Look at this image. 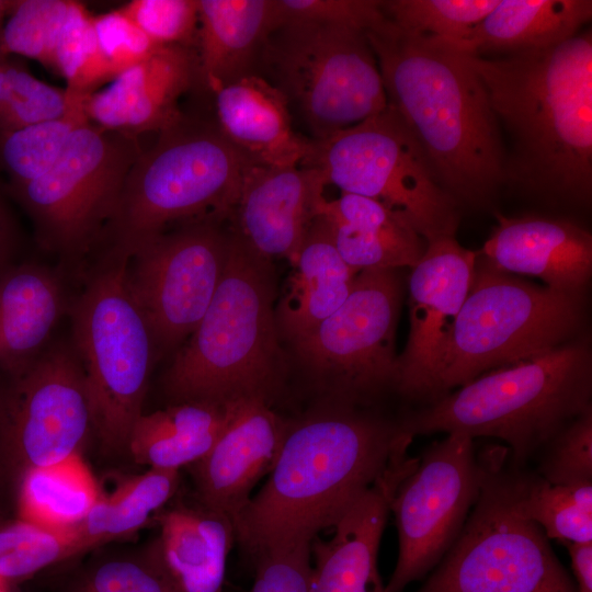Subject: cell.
Returning <instances> with one entry per match:
<instances>
[{"mask_svg":"<svg viewBox=\"0 0 592 592\" xmlns=\"http://www.w3.org/2000/svg\"><path fill=\"white\" fill-rule=\"evenodd\" d=\"M466 56L512 143L506 183L548 204L590 206L591 32L502 58Z\"/></svg>","mask_w":592,"mask_h":592,"instance_id":"2","label":"cell"},{"mask_svg":"<svg viewBox=\"0 0 592 592\" xmlns=\"http://www.w3.org/2000/svg\"><path fill=\"white\" fill-rule=\"evenodd\" d=\"M93 25L100 50L114 77L159 48L119 8L93 15Z\"/></svg>","mask_w":592,"mask_h":592,"instance_id":"45","label":"cell"},{"mask_svg":"<svg viewBox=\"0 0 592 592\" xmlns=\"http://www.w3.org/2000/svg\"><path fill=\"white\" fill-rule=\"evenodd\" d=\"M0 382V503L15 500L32 469L80 453L92 433L84 375L68 344L46 348Z\"/></svg>","mask_w":592,"mask_h":592,"instance_id":"13","label":"cell"},{"mask_svg":"<svg viewBox=\"0 0 592 592\" xmlns=\"http://www.w3.org/2000/svg\"><path fill=\"white\" fill-rule=\"evenodd\" d=\"M71 0H14L0 34V58L27 57L54 71L55 50Z\"/></svg>","mask_w":592,"mask_h":592,"instance_id":"38","label":"cell"},{"mask_svg":"<svg viewBox=\"0 0 592 592\" xmlns=\"http://www.w3.org/2000/svg\"><path fill=\"white\" fill-rule=\"evenodd\" d=\"M212 94L217 128L250 163L266 167L306 163L312 138L296 133L285 96L263 76H244Z\"/></svg>","mask_w":592,"mask_h":592,"instance_id":"23","label":"cell"},{"mask_svg":"<svg viewBox=\"0 0 592 592\" xmlns=\"http://www.w3.org/2000/svg\"><path fill=\"white\" fill-rule=\"evenodd\" d=\"M180 471L148 468L122 480L100 499L88 515L72 530L83 553L127 537L162 510L175 494Z\"/></svg>","mask_w":592,"mask_h":592,"instance_id":"33","label":"cell"},{"mask_svg":"<svg viewBox=\"0 0 592 592\" xmlns=\"http://www.w3.org/2000/svg\"><path fill=\"white\" fill-rule=\"evenodd\" d=\"M344 193L376 200L429 243L455 236L458 205L440 186L418 144L388 105L382 113L321 139L304 164Z\"/></svg>","mask_w":592,"mask_h":592,"instance_id":"11","label":"cell"},{"mask_svg":"<svg viewBox=\"0 0 592 592\" xmlns=\"http://www.w3.org/2000/svg\"><path fill=\"white\" fill-rule=\"evenodd\" d=\"M585 317V294L527 282L492 269L476 255L473 282L433 401L487 372L533 358L576 339L584 333Z\"/></svg>","mask_w":592,"mask_h":592,"instance_id":"8","label":"cell"},{"mask_svg":"<svg viewBox=\"0 0 592 592\" xmlns=\"http://www.w3.org/2000/svg\"><path fill=\"white\" fill-rule=\"evenodd\" d=\"M342 260L354 271L413 267L426 242L380 202L341 192L317 209Z\"/></svg>","mask_w":592,"mask_h":592,"instance_id":"25","label":"cell"},{"mask_svg":"<svg viewBox=\"0 0 592 592\" xmlns=\"http://www.w3.org/2000/svg\"><path fill=\"white\" fill-rule=\"evenodd\" d=\"M271 261L229 232L227 262L204 316L162 377L172 403L269 401L281 368Z\"/></svg>","mask_w":592,"mask_h":592,"instance_id":"5","label":"cell"},{"mask_svg":"<svg viewBox=\"0 0 592 592\" xmlns=\"http://www.w3.org/2000/svg\"><path fill=\"white\" fill-rule=\"evenodd\" d=\"M415 463L407 453L397 456L334 524L330 539L311 540L310 592H386L378 570L380 539L392 496Z\"/></svg>","mask_w":592,"mask_h":592,"instance_id":"21","label":"cell"},{"mask_svg":"<svg viewBox=\"0 0 592 592\" xmlns=\"http://www.w3.org/2000/svg\"><path fill=\"white\" fill-rule=\"evenodd\" d=\"M83 554L73 531L52 532L21 519H0V578L24 581Z\"/></svg>","mask_w":592,"mask_h":592,"instance_id":"36","label":"cell"},{"mask_svg":"<svg viewBox=\"0 0 592 592\" xmlns=\"http://www.w3.org/2000/svg\"><path fill=\"white\" fill-rule=\"evenodd\" d=\"M278 26L276 0H198V84L212 93L254 73L264 43Z\"/></svg>","mask_w":592,"mask_h":592,"instance_id":"24","label":"cell"},{"mask_svg":"<svg viewBox=\"0 0 592 592\" xmlns=\"http://www.w3.org/2000/svg\"><path fill=\"white\" fill-rule=\"evenodd\" d=\"M311 542L272 545L253 554L255 576L250 592H310Z\"/></svg>","mask_w":592,"mask_h":592,"instance_id":"43","label":"cell"},{"mask_svg":"<svg viewBox=\"0 0 592 592\" xmlns=\"http://www.w3.org/2000/svg\"><path fill=\"white\" fill-rule=\"evenodd\" d=\"M591 16L590 0H500L460 50L477 55L547 48L577 35Z\"/></svg>","mask_w":592,"mask_h":592,"instance_id":"30","label":"cell"},{"mask_svg":"<svg viewBox=\"0 0 592 592\" xmlns=\"http://www.w3.org/2000/svg\"><path fill=\"white\" fill-rule=\"evenodd\" d=\"M476 255L455 236H446L426 243L411 267L410 329L406 348L397 357L395 390L420 407L434 399L454 327L473 282Z\"/></svg>","mask_w":592,"mask_h":592,"instance_id":"17","label":"cell"},{"mask_svg":"<svg viewBox=\"0 0 592 592\" xmlns=\"http://www.w3.org/2000/svg\"><path fill=\"white\" fill-rule=\"evenodd\" d=\"M537 454L535 473L548 482L592 483V406L556 433Z\"/></svg>","mask_w":592,"mask_h":592,"instance_id":"41","label":"cell"},{"mask_svg":"<svg viewBox=\"0 0 592 592\" xmlns=\"http://www.w3.org/2000/svg\"><path fill=\"white\" fill-rule=\"evenodd\" d=\"M411 441L400 420L334 401L288 422L265 483L234 521L236 538L252 555L311 542L334 526Z\"/></svg>","mask_w":592,"mask_h":592,"instance_id":"3","label":"cell"},{"mask_svg":"<svg viewBox=\"0 0 592 592\" xmlns=\"http://www.w3.org/2000/svg\"><path fill=\"white\" fill-rule=\"evenodd\" d=\"M485 475L474 439L449 433L429 445L391 502L399 553L386 592H402L437 566L462 532Z\"/></svg>","mask_w":592,"mask_h":592,"instance_id":"16","label":"cell"},{"mask_svg":"<svg viewBox=\"0 0 592 592\" xmlns=\"http://www.w3.org/2000/svg\"><path fill=\"white\" fill-rule=\"evenodd\" d=\"M58 277L35 263L0 266V372L13 374L33 362L64 312Z\"/></svg>","mask_w":592,"mask_h":592,"instance_id":"27","label":"cell"},{"mask_svg":"<svg viewBox=\"0 0 592 592\" xmlns=\"http://www.w3.org/2000/svg\"><path fill=\"white\" fill-rule=\"evenodd\" d=\"M357 273L342 260L327 225L316 216L275 309L278 332L292 343L309 334L345 301Z\"/></svg>","mask_w":592,"mask_h":592,"instance_id":"28","label":"cell"},{"mask_svg":"<svg viewBox=\"0 0 592 592\" xmlns=\"http://www.w3.org/2000/svg\"><path fill=\"white\" fill-rule=\"evenodd\" d=\"M196 83L194 48L159 47L104 89L84 95L82 107L90 123L107 130L134 137L159 133L182 118L179 100Z\"/></svg>","mask_w":592,"mask_h":592,"instance_id":"20","label":"cell"},{"mask_svg":"<svg viewBox=\"0 0 592 592\" xmlns=\"http://www.w3.org/2000/svg\"><path fill=\"white\" fill-rule=\"evenodd\" d=\"M138 137L86 122L39 178L7 186L30 216L38 243L76 261L100 242L124 181L141 152Z\"/></svg>","mask_w":592,"mask_h":592,"instance_id":"12","label":"cell"},{"mask_svg":"<svg viewBox=\"0 0 592 592\" xmlns=\"http://www.w3.org/2000/svg\"><path fill=\"white\" fill-rule=\"evenodd\" d=\"M161 561L179 592H223L232 546V520L194 500L177 502L156 515Z\"/></svg>","mask_w":592,"mask_h":592,"instance_id":"26","label":"cell"},{"mask_svg":"<svg viewBox=\"0 0 592 592\" xmlns=\"http://www.w3.org/2000/svg\"><path fill=\"white\" fill-rule=\"evenodd\" d=\"M68 95L70 106L65 115L0 134V169L9 178L8 186L26 184L47 172L72 132L89 122L82 107L84 95Z\"/></svg>","mask_w":592,"mask_h":592,"instance_id":"35","label":"cell"},{"mask_svg":"<svg viewBox=\"0 0 592 592\" xmlns=\"http://www.w3.org/2000/svg\"><path fill=\"white\" fill-rule=\"evenodd\" d=\"M234 405L235 401H190L143 413L130 433L128 457L148 468L180 471L212 449Z\"/></svg>","mask_w":592,"mask_h":592,"instance_id":"29","label":"cell"},{"mask_svg":"<svg viewBox=\"0 0 592 592\" xmlns=\"http://www.w3.org/2000/svg\"><path fill=\"white\" fill-rule=\"evenodd\" d=\"M258 65L294 107L312 139L373 117L388 106L365 32L315 22H289L271 33Z\"/></svg>","mask_w":592,"mask_h":592,"instance_id":"9","label":"cell"},{"mask_svg":"<svg viewBox=\"0 0 592 592\" xmlns=\"http://www.w3.org/2000/svg\"><path fill=\"white\" fill-rule=\"evenodd\" d=\"M280 26L289 22H315L353 27L363 32L385 14L376 0H276Z\"/></svg>","mask_w":592,"mask_h":592,"instance_id":"44","label":"cell"},{"mask_svg":"<svg viewBox=\"0 0 592 592\" xmlns=\"http://www.w3.org/2000/svg\"><path fill=\"white\" fill-rule=\"evenodd\" d=\"M516 510L536 523L548 539L592 542V483L555 485L524 467L505 466Z\"/></svg>","mask_w":592,"mask_h":592,"instance_id":"34","label":"cell"},{"mask_svg":"<svg viewBox=\"0 0 592 592\" xmlns=\"http://www.w3.org/2000/svg\"><path fill=\"white\" fill-rule=\"evenodd\" d=\"M587 332L533 358L487 372L400 420L410 437L463 433L496 437L525 467L563 426L592 406Z\"/></svg>","mask_w":592,"mask_h":592,"instance_id":"4","label":"cell"},{"mask_svg":"<svg viewBox=\"0 0 592 592\" xmlns=\"http://www.w3.org/2000/svg\"><path fill=\"white\" fill-rule=\"evenodd\" d=\"M69 106L66 90L37 79L8 57L0 58V134L58 118Z\"/></svg>","mask_w":592,"mask_h":592,"instance_id":"40","label":"cell"},{"mask_svg":"<svg viewBox=\"0 0 592 592\" xmlns=\"http://www.w3.org/2000/svg\"><path fill=\"white\" fill-rule=\"evenodd\" d=\"M14 0H0V34L13 8Z\"/></svg>","mask_w":592,"mask_h":592,"instance_id":"48","label":"cell"},{"mask_svg":"<svg viewBox=\"0 0 592 592\" xmlns=\"http://www.w3.org/2000/svg\"><path fill=\"white\" fill-rule=\"evenodd\" d=\"M13 242V223L0 187V266L8 262Z\"/></svg>","mask_w":592,"mask_h":592,"instance_id":"47","label":"cell"},{"mask_svg":"<svg viewBox=\"0 0 592 592\" xmlns=\"http://www.w3.org/2000/svg\"><path fill=\"white\" fill-rule=\"evenodd\" d=\"M578 592H592V542L565 543Z\"/></svg>","mask_w":592,"mask_h":592,"instance_id":"46","label":"cell"},{"mask_svg":"<svg viewBox=\"0 0 592 592\" xmlns=\"http://www.w3.org/2000/svg\"><path fill=\"white\" fill-rule=\"evenodd\" d=\"M401 298L398 270L358 272L345 301L293 343L300 363L331 401L368 407L395 389Z\"/></svg>","mask_w":592,"mask_h":592,"instance_id":"14","label":"cell"},{"mask_svg":"<svg viewBox=\"0 0 592 592\" xmlns=\"http://www.w3.org/2000/svg\"><path fill=\"white\" fill-rule=\"evenodd\" d=\"M249 163L216 124L182 116L133 163L100 241L129 254L171 224L231 216Z\"/></svg>","mask_w":592,"mask_h":592,"instance_id":"6","label":"cell"},{"mask_svg":"<svg viewBox=\"0 0 592 592\" xmlns=\"http://www.w3.org/2000/svg\"><path fill=\"white\" fill-rule=\"evenodd\" d=\"M128 255L105 248L71 306V348L82 368L92 435L106 459L128 457L156 358L149 329L125 281Z\"/></svg>","mask_w":592,"mask_h":592,"instance_id":"7","label":"cell"},{"mask_svg":"<svg viewBox=\"0 0 592 592\" xmlns=\"http://www.w3.org/2000/svg\"><path fill=\"white\" fill-rule=\"evenodd\" d=\"M119 9L158 47L196 45L198 0H133Z\"/></svg>","mask_w":592,"mask_h":592,"instance_id":"42","label":"cell"},{"mask_svg":"<svg viewBox=\"0 0 592 592\" xmlns=\"http://www.w3.org/2000/svg\"><path fill=\"white\" fill-rule=\"evenodd\" d=\"M500 0H388L385 16L400 29L446 42L457 49Z\"/></svg>","mask_w":592,"mask_h":592,"instance_id":"37","label":"cell"},{"mask_svg":"<svg viewBox=\"0 0 592 592\" xmlns=\"http://www.w3.org/2000/svg\"><path fill=\"white\" fill-rule=\"evenodd\" d=\"M326 186L316 168L249 163L231 214L234 232L260 257L285 258L293 265Z\"/></svg>","mask_w":592,"mask_h":592,"instance_id":"19","label":"cell"},{"mask_svg":"<svg viewBox=\"0 0 592 592\" xmlns=\"http://www.w3.org/2000/svg\"><path fill=\"white\" fill-rule=\"evenodd\" d=\"M490 453L462 532L417 592H578L542 528L516 510L504 457Z\"/></svg>","mask_w":592,"mask_h":592,"instance_id":"10","label":"cell"},{"mask_svg":"<svg viewBox=\"0 0 592 592\" xmlns=\"http://www.w3.org/2000/svg\"><path fill=\"white\" fill-rule=\"evenodd\" d=\"M229 232L219 221L182 224L138 243L128 254L127 291L149 329L156 357L194 332L220 283Z\"/></svg>","mask_w":592,"mask_h":592,"instance_id":"15","label":"cell"},{"mask_svg":"<svg viewBox=\"0 0 592 592\" xmlns=\"http://www.w3.org/2000/svg\"><path fill=\"white\" fill-rule=\"evenodd\" d=\"M52 592H179L158 550L157 538L140 546L95 547L54 566Z\"/></svg>","mask_w":592,"mask_h":592,"instance_id":"31","label":"cell"},{"mask_svg":"<svg viewBox=\"0 0 592 592\" xmlns=\"http://www.w3.org/2000/svg\"><path fill=\"white\" fill-rule=\"evenodd\" d=\"M0 592H11V584L0 578Z\"/></svg>","mask_w":592,"mask_h":592,"instance_id":"49","label":"cell"},{"mask_svg":"<svg viewBox=\"0 0 592 592\" xmlns=\"http://www.w3.org/2000/svg\"><path fill=\"white\" fill-rule=\"evenodd\" d=\"M54 71L64 77L66 91L87 95L115 77L102 55L93 25V14L73 1L55 50Z\"/></svg>","mask_w":592,"mask_h":592,"instance_id":"39","label":"cell"},{"mask_svg":"<svg viewBox=\"0 0 592 592\" xmlns=\"http://www.w3.org/2000/svg\"><path fill=\"white\" fill-rule=\"evenodd\" d=\"M287 425L263 398L235 401L215 445L189 466L194 500L234 522L250 501L254 486L272 470Z\"/></svg>","mask_w":592,"mask_h":592,"instance_id":"18","label":"cell"},{"mask_svg":"<svg viewBox=\"0 0 592 592\" xmlns=\"http://www.w3.org/2000/svg\"><path fill=\"white\" fill-rule=\"evenodd\" d=\"M365 34L387 103L440 186L458 206H490L506 183V157L487 90L466 53L386 16Z\"/></svg>","mask_w":592,"mask_h":592,"instance_id":"1","label":"cell"},{"mask_svg":"<svg viewBox=\"0 0 592 592\" xmlns=\"http://www.w3.org/2000/svg\"><path fill=\"white\" fill-rule=\"evenodd\" d=\"M477 258L492 269L540 278L556 291L585 294L592 273V236L578 224L544 215L505 217Z\"/></svg>","mask_w":592,"mask_h":592,"instance_id":"22","label":"cell"},{"mask_svg":"<svg viewBox=\"0 0 592 592\" xmlns=\"http://www.w3.org/2000/svg\"><path fill=\"white\" fill-rule=\"evenodd\" d=\"M101 497L96 480L80 453L30 470L15 500L16 517L41 528L72 531Z\"/></svg>","mask_w":592,"mask_h":592,"instance_id":"32","label":"cell"}]
</instances>
